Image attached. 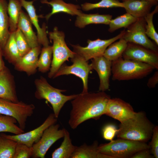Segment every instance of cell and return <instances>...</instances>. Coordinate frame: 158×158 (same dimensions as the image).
Here are the masks:
<instances>
[{
    "instance_id": "1",
    "label": "cell",
    "mask_w": 158,
    "mask_h": 158,
    "mask_svg": "<svg viewBox=\"0 0 158 158\" xmlns=\"http://www.w3.org/2000/svg\"><path fill=\"white\" fill-rule=\"evenodd\" d=\"M110 96L104 92L81 93L72 100L68 124L73 129L90 119H98L105 114Z\"/></svg>"
},
{
    "instance_id": "2",
    "label": "cell",
    "mask_w": 158,
    "mask_h": 158,
    "mask_svg": "<svg viewBox=\"0 0 158 158\" xmlns=\"http://www.w3.org/2000/svg\"><path fill=\"white\" fill-rule=\"evenodd\" d=\"M154 126L144 113L136 112L121 123L116 135L118 138L146 142L151 138Z\"/></svg>"
},
{
    "instance_id": "3",
    "label": "cell",
    "mask_w": 158,
    "mask_h": 158,
    "mask_svg": "<svg viewBox=\"0 0 158 158\" xmlns=\"http://www.w3.org/2000/svg\"><path fill=\"white\" fill-rule=\"evenodd\" d=\"M154 69L148 64L122 56L112 61V79L114 80L141 79L150 74Z\"/></svg>"
},
{
    "instance_id": "4",
    "label": "cell",
    "mask_w": 158,
    "mask_h": 158,
    "mask_svg": "<svg viewBox=\"0 0 158 158\" xmlns=\"http://www.w3.org/2000/svg\"><path fill=\"white\" fill-rule=\"evenodd\" d=\"M36 87L35 97L39 99H45L51 105L54 114L58 118L60 111L68 101L75 98L78 94L70 95H63L62 92L66 90L57 89L50 85L46 79L41 76L34 81Z\"/></svg>"
},
{
    "instance_id": "5",
    "label": "cell",
    "mask_w": 158,
    "mask_h": 158,
    "mask_svg": "<svg viewBox=\"0 0 158 158\" xmlns=\"http://www.w3.org/2000/svg\"><path fill=\"white\" fill-rule=\"evenodd\" d=\"M98 149L99 152L112 158H131L138 151L150 147L145 142L118 138L99 145Z\"/></svg>"
},
{
    "instance_id": "6",
    "label": "cell",
    "mask_w": 158,
    "mask_h": 158,
    "mask_svg": "<svg viewBox=\"0 0 158 158\" xmlns=\"http://www.w3.org/2000/svg\"><path fill=\"white\" fill-rule=\"evenodd\" d=\"M49 37L53 42L52 59L48 74L50 78H53L61 66L65 62L72 58L75 53L71 50L67 46L65 40V35L55 27L53 31L49 33Z\"/></svg>"
},
{
    "instance_id": "7",
    "label": "cell",
    "mask_w": 158,
    "mask_h": 158,
    "mask_svg": "<svg viewBox=\"0 0 158 158\" xmlns=\"http://www.w3.org/2000/svg\"><path fill=\"white\" fill-rule=\"evenodd\" d=\"M35 108L32 104H27L22 101L14 102L0 98V114L14 118L19 126L23 130L27 119L32 116Z\"/></svg>"
},
{
    "instance_id": "8",
    "label": "cell",
    "mask_w": 158,
    "mask_h": 158,
    "mask_svg": "<svg viewBox=\"0 0 158 158\" xmlns=\"http://www.w3.org/2000/svg\"><path fill=\"white\" fill-rule=\"evenodd\" d=\"M73 64L68 66L63 63L60 68L54 76L55 78L63 75L73 74L80 78L83 84V89L82 93L88 92V79L89 73L92 69L88 61L75 53L71 58Z\"/></svg>"
},
{
    "instance_id": "9",
    "label": "cell",
    "mask_w": 158,
    "mask_h": 158,
    "mask_svg": "<svg viewBox=\"0 0 158 158\" xmlns=\"http://www.w3.org/2000/svg\"><path fill=\"white\" fill-rule=\"evenodd\" d=\"M124 30L118 35L107 40L99 38L94 40H88L87 45L83 47L79 45H71L73 51L77 54L86 61L96 57L102 56L105 50L112 43L122 38L125 32Z\"/></svg>"
},
{
    "instance_id": "10",
    "label": "cell",
    "mask_w": 158,
    "mask_h": 158,
    "mask_svg": "<svg viewBox=\"0 0 158 158\" xmlns=\"http://www.w3.org/2000/svg\"><path fill=\"white\" fill-rule=\"evenodd\" d=\"M146 23L144 18H138L127 28L122 38L128 43L138 44L158 52L157 45L149 38L146 34Z\"/></svg>"
},
{
    "instance_id": "11",
    "label": "cell",
    "mask_w": 158,
    "mask_h": 158,
    "mask_svg": "<svg viewBox=\"0 0 158 158\" xmlns=\"http://www.w3.org/2000/svg\"><path fill=\"white\" fill-rule=\"evenodd\" d=\"M59 124L51 125L44 131L39 141L32 146V157L44 158L49 148L57 141L63 138L64 129H59Z\"/></svg>"
},
{
    "instance_id": "12",
    "label": "cell",
    "mask_w": 158,
    "mask_h": 158,
    "mask_svg": "<svg viewBox=\"0 0 158 158\" xmlns=\"http://www.w3.org/2000/svg\"><path fill=\"white\" fill-rule=\"evenodd\" d=\"M123 58L148 64L155 69H158V52L154 51L140 45L128 43L123 53Z\"/></svg>"
},
{
    "instance_id": "13",
    "label": "cell",
    "mask_w": 158,
    "mask_h": 158,
    "mask_svg": "<svg viewBox=\"0 0 158 158\" xmlns=\"http://www.w3.org/2000/svg\"><path fill=\"white\" fill-rule=\"evenodd\" d=\"M57 121V118L53 113H51L41 125L32 130L18 135H10L4 134L1 135L16 142L23 143L29 147H32L34 144L39 141L44 130L51 125L55 124Z\"/></svg>"
},
{
    "instance_id": "14",
    "label": "cell",
    "mask_w": 158,
    "mask_h": 158,
    "mask_svg": "<svg viewBox=\"0 0 158 158\" xmlns=\"http://www.w3.org/2000/svg\"><path fill=\"white\" fill-rule=\"evenodd\" d=\"M135 113L129 103L120 98H111L105 114L121 123L133 117Z\"/></svg>"
},
{
    "instance_id": "15",
    "label": "cell",
    "mask_w": 158,
    "mask_h": 158,
    "mask_svg": "<svg viewBox=\"0 0 158 158\" xmlns=\"http://www.w3.org/2000/svg\"><path fill=\"white\" fill-rule=\"evenodd\" d=\"M90 64L92 69L95 70L99 75L100 80L99 91L104 92L108 90L109 78L111 73L112 61L102 55L92 59Z\"/></svg>"
},
{
    "instance_id": "16",
    "label": "cell",
    "mask_w": 158,
    "mask_h": 158,
    "mask_svg": "<svg viewBox=\"0 0 158 158\" xmlns=\"http://www.w3.org/2000/svg\"><path fill=\"white\" fill-rule=\"evenodd\" d=\"M40 45L31 48L25 54L20 57L14 65L16 70L25 72L29 76L35 73L37 69L39 56L41 51Z\"/></svg>"
},
{
    "instance_id": "17",
    "label": "cell",
    "mask_w": 158,
    "mask_h": 158,
    "mask_svg": "<svg viewBox=\"0 0 158 158\" xmlns=\"http://www.w3.org/2000/svg\"><path fill=\"white\" fill-rule=\"evenodd\" d=\"M0 98L19 101L13 75L6 66L0 71Z\"/></svg>"
},
{
    "instance_id": "18",
    "label": "cell",
    "mask_w": 158,
    "mask_h": 158,
    "mask_svg": "<svg viewBox=\"0 0 158 158\" xmlns=\"http://www.w3.org/2000/svg\"><path fill=\"white\" fill-rule=\"evenodd\" d=\"M20 1L22 7L26 11L32 24L36 30L39 44L43 45V47L49 45V42L47 36L46 27L44 25L42 28H41L39 25L38 20L39 16L37 15L33 4L34 1Z\"/></svg>"
},
{
    "instance_id": "19",
    "label": "cell",
    "mask_w": 158,
    "mask_h": 158,
    "mask_svg": "<svg viewBox=\"0 0 158 158\" xmlns=\"http://www.w3.org/2000/svg\"><path fill=\"white\" fill-rule=\"evenodd\" d=\"M41 2L42 4L49 5L52 7L51 12L45 16L47 20H48L52 15L60 12L77 16L83 13L80 10V7L79 5L67 3L63 0H51L49 1L47 0H42Z\"/></svg>"
},
{
    "instance_id": "20",
    "label": "cell",
    "mask_w": 158,
    "mask_h": 158,
    "mask_svg": "<svg viewBox=\"0 0 158 158\" xmlns=\"http://www.w3.org/2000/svg\"><path fill=\"white\" fill-rule=\"evenodd\" d=\"M122 3L126 13L137 18H144L154 5L147 0H129L123 1Z\"/></svg>"
},
{
    "instance_id": "21",
    "label": "cell",
    "mask_w": 158,
    "mask_h": 158,
    "mask_svg": "<svg viewBox=\"0 0 158 158\" xmlns=\"http://www.w3.org/2000/svg\"><path fill=\"white\" fill-rule=\"evenodd\" d=\"M32 24L28 16L22 10L18 20L17 28L24 35L31 48L40 45L37 35L33 30Z\"/></svg>"
},
{
    "instance_id": "22",
    "label": "cell",
    "mask_w": 158,
    "mask_h": 158,
    "mask_svg": "<svg viewBox=\"0 0 158 158\" xmlns=\"http://www.w3.org/2000/svg\"><path fill=\"white\" fill-rule=\"evenodd\" d=\"M112 16L109 14L98 13L86 14L82 13L77 16L75 22V26L80 28H84L91 24H102L109 25Z\"/></svg>"
},
{
    "instance_id": "23",
    "label": "cell",
    "mask_w": 158,
    "mask_h": 158,
    "mask_svg": "<svg viewBox=\"0 0 158 158\" xmlns=\"http://www.w3.org/2000/svg\"><path fill=\"white\" fill-rule=\"evenodd\" d=\"M6 0H0V47L4 48L10 34Z\"/></svg>"
},
{
    "instance_id": "24",
    "label": "cell",
    "mask_w": 158,
    "mask_h": 158,
    "mask_svg": "<svg viewBox=\"0 0 158 158\" xmlns=\"http://www.w3.org/2000/svg\"><path fill=\"white\" fill-rule=\"evenodd\" d=\"M63 140L60 146L52 152V158H71L77 146L73 145L69 132L64 129Z\"/></svg>"
},
{
    "instance_id": "25",
    "label": "cell",
    "mask_w": 158,
    "mask_h": 158,
    "mask_svg": "<svg viewBox=\"0 0 158 158\" xmlns=\"http://www.w3.org/2000/svg\"><path fill=\"white\" fill-rule=\"evenodd\" d=\"M15 32H10L6 43L2 49L3 55L9 63L13 65L21 57L15 41Z\"/></svg>"
},
{
    "instance_id": "26",
    "label": "cell",
    "mask_w": 158,
    "mask_h": 158,
    "mask_svg": "<svg viewBox=\"0 0 158 158\" xmlns=\"http://www.w3.org/2000/svg\"><path fill=\"white\" fill-rule=\"evenodd\" d=\"M22 6L20 0H9L7 11L9 22L10 32H14L17 29L18 23Z\"/></svg>"
},
{
    "instance_id": "27",
    "label": "cell",
    "mask_w": 158,
    "mask_h": 158,
    "mask_svg": "<svg viewBox=\"0 0 158 158\" xmlns=\"http://www.w3.org/2000/svg\"><path fill=\"white\" fill-rule=\"evenodd\" d=\"M98 145L95 141L91 145L85 143L77 147L71 158H101L102 154L98 150Z\"/></svg>"
},
{
    "instance_id": "28",
    "label": "cell",
    "mask_w": 158,
    "mask_h": 158,
    "mask_svg": "<svg viewBox=\"0 0 158 158\" xmlns=\"http://www.w3.org/2000/svg\"><path fill=\"white\" fill-rule=\"evenodd\" d=\"M127 45L128 42L122 37L118 41L110 44L105 50L103 56L111 61H114L122 56Z\"/></svg>"
},
{
    "instance_id": "29",
    "label": "cell",
    "mask_w": 158,
    "mask_h": 158,
    "mask_svg": "<svg viewBox=\"0 0 158 158\" xmlns=\"http://www.w3.org/2000/svg\"><path fill=\"white\" fill-rule=\"evenodd\" d=\"M17 122L14 118L0 114V132H9L15 135L25 133L24 130L16 125Z\"/></svg>"
},
{
    "instance_id": "30",
    "label": "cell",
    "mask_w": 158,
    "mask_h": 158,
    "mask_svg": "<svg viewBox=\"0 0 158 158\" xmlns=\"http://www.w3.org/2000/svg\"><path fill=\"white\" fill-rule=\"evenodd\" d=\"M137 19L126 13L114 19H111L109 25L108 31L110 32H112L121 28H127L134 23Z\"/></svg>"
},
{
    "instance_id": "31",
    "label": "cell",
    "mask_w": 158,
    "mask_h": 158,
    "mask_svg": "<svg viewBox=\"0 0 158 158\" xmlns=\"http://www.w3.org/2000/svg\"><path fill=\"white\" fill-rule=\"evenodd\" d=\"M52 57V46L43 47L41 49L38 61L37 69L40 72L44 73L50 70Z\"/></svg>"
},
{
    "instance_id": "32",
    "label": "cell",
    "mask_w": 158,
    "mask_h": 158,
    "mask_svg": "<svg viewBox=\"0 0 158 158\" xmlns=\"http://www.w3.org/2000/svg\"><path fill=\"white\" fill-rule=\"evenodd\" d=\"M17 143L0 134V158H13Z\"/></svg>"
},
{
    "instance_id": "33",
    "label": "cell",
    "mask_w": 158,
    "mask_h": 158,
    "mask_svg": "<svg viewBox=\"0 0 158 158\" xmlns=\"http://www.w3.org/2000/svg\"><path fill=\"white\" fill-rule=\"evenodd\" d=\"M81 6L82 9L85 11L99 8L123 7L122 2L118 0H101L95 3L86 2L82 4Z\"/></svg>"
},
{
    "instance_id": "34",
    "label": "cell",
    "mask_w": 158,
    "mask_h": 158,
    "mask_svg": "<svg viewBox=\"0 0 158 158\" xmlns=\"http://www.w3.org/2000/svg\"><path fill=\"white\" fill-rule=\"evenodd\" d=\"M158 11V6L157 5L153 11L148 13L144 18L146 22V33L148 37L152 40L157 46L158 45V34L155 30L153 23L154 15Z\"/></svg>"
},
{
    "instance_id": "35",
    "label": "cell",
    "mask_w": 158,
    "mask_h": 158,
    "mask_svg": "<svg viewBox=\"0 0 158 158\" xmlns=\"http://www.w3.org/2000/svg\"><path fill=\"white\" fill-rule=\"evenodd\" d=\"M15 38L21 57L27 54L31 49L21 31L17 28L15 32Z\"/></svg>"
},
{
    "instance_id": "36",
    "label": "cell",
    "mask_w": 158,
    "mask_h": 158,
    "mask_svg": "<svg viewBox=\"0 0 158 158\" xmlns=\"http://www.w3.org/2000/svg\"><path fill=\"white\" fill-rule=\"evenodd\" d=\"M33 154L32 147L17 142L13 158H30L32 157Z\"/></svg>"
},
{
    "instance_id": "37",
    "label": "cell",
    "mask_w": 158,
    "mask_h": 158,
    "mask_svg": "<svg viewBox=\"0 0 158 158\" xmlns=\"http://www.w3.org/2000/svg\"><path fill=\"white\" fill-rule=\"evenodd\" d=\"M152 140L149 145L151 152L154 157L158 158V127L154 126L151 137Z\"/></svg>"
},
{
    "instance_id": "38",
    "label": "cell",
    "mask_w": 158,
    "mask_h": 158,
    "mask_svg": "<svg viewBox=\"0 0 158 158\" xmlns=\"http://www.w3.org/2000/svg\"><path fill=\"white\" fill-rule=\"evenodd\" d=\"M118 131L116 126L112 124L105 125L103 128L102 134L103 138L105 140L111 141L113 140Z\"/></svg>"
},
{
    "instance_id": "39",
    "label": "cell",
    "mask_w": 158,
    "mask_h": 158,
    "mask_svg": "<svg viewBox=\"0 0 158 158\" xmlns=\"http://www.w3.org/2000/svg\"><path fill=\"white\" fill-rule=\"evenodd\" d=\"M150 149H147L140 150L134 154L131 158H152L154 157L151 155Z\"/></svg>"
},
{
    "instance_id": "40",
    "label": "cell",
    "mask_w": 158,
    "mask_h": 158,
    "mask_svg": "<svg viewBox=\"0 0 158 158\" xmlns=\"http://www.w3.org/2000/svg\"><path fill=\"white\" fill-rule=\"evenodd\" d=\"M158 83V71H156L153 75L148 80L147 86L150 88L155 87Z\"/></svg>"
},
{
    "instance_id": "41",
    "label": "cell",
    "mask_w": 158,
    "mask_h": 158,
    "mask_svg": "<svg viewBox=\"0 0 158 158\" xmlns=\"http://www.w3.org/2000/svg\"><path fill=\"white\" fill-rule=\"evenodd\" d=\"M2 50L0 47V71L6 66L2 59Z\"/></svg>"
},
{
    "instance_id": "42",
    "label": "cell",
    "mask_w": 158,
    "mask_h": 158,
    "mask_svg": "<svg viewBox=\"0 0 158 158\" xmlns=\"http://www.w3.org/2000/svg\"><path fill=\"white\" fill-rule=\"evenodd\" d=\"M151 2L154 5H157V4L158 0H147Z\"/></svg>"
},
{
    "instance_id": "43",
    "label": "cell",
    "mask_w": 158,
    "mask_h": 158,
    "mask_svg": "<svg viewBox=\"0 0 158 158\" xmlns=\"http://www.w3.org/2000/svg\"><path fill=\"white\" fill-rule=\"evenodd\" d=\"M123 1H129V0H122Z\"/></svg>"
}]
</instances>
